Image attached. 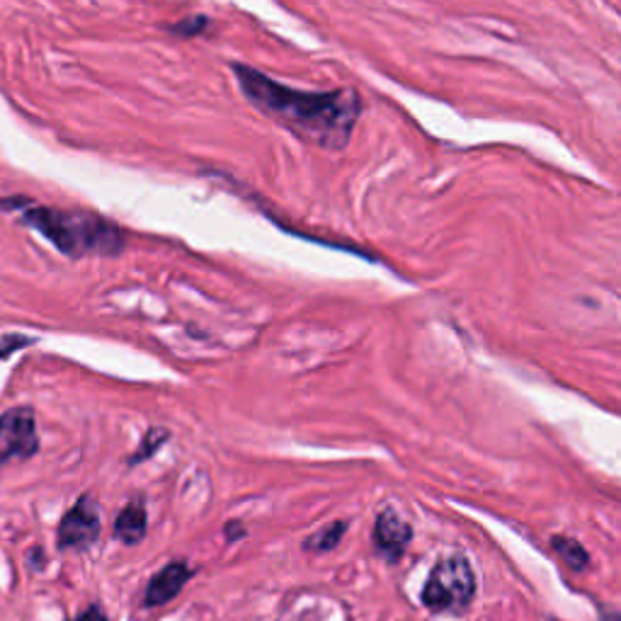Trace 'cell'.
I'll return each instance as SVG.
<instances>
[{"instance_id": "1", "label": "cell", "mask_w": 621, "mask_h": 621, "mask_svg": "<svg viewBox=\"0 0 621 621\" xmlns=\"http://www.w3.org/2000/svg\"><path fill=\"white\" fill-rule=\"evenodd\" d=\"M233 76L241 85V93L260 112L310 146L333 148V151L345 148L362 115V101L350 88L328 93L294 91L243 64H233Z\"/></svg>"}, {"instance_id": "2", "label": "cell", "mask_w": 621, "mask_h": 621, "mask_svg": "<svg viewBox=\"0 0 621 621\" xmlns=\"http://www.w3.org/2000/svg\"><path fill=\"white\" fill-rule=\"evenodd\" d=\"M0 209L20 211L24 227L40 231L59 253L69 257H112L124 251V231L95 211L44 207L22 200V197L0 200Z\"/></svg>"}, {"instance_id": "3", "label": "cell", "mask_w": 621, "mask_h": 621, "mask_svg": "<svg viewBox=\"0 0 621 621\" xmlns=\"http://www.w3.org/2000/svg\"><path fill=\"white\" fill-rule=\"evenodd\" d=\"M476 598V573L462 554L444 556L430 570L420 600L430 612H462Z\"/></svg>"}, {"instance_id": "4", "label": "cell", "mask_w": 621, "mask_h": 621, "mask_svg": "<svg viewBox=\"0 0 621 621\" xmlns=\"http://www.w3.org/2000/svg\"><path fill=\"white\" fill-rule=\"evenodd\" d=\"M36 452H40V434L32 408H10L0 415V466L24 462Z\"/></svg>"}, {"instance_id": "5", "label": "cell", "mask_w": 621, "mask_h": 621, "mask_svg": "<svg viewBox=\"0 0 621 621\" xmlns=\"http://www.w3.org/2000/svg\"><path fill=\"white\" fill-rule=\"evenodd\" d=\"M56 537L61 549H88L101 537V511L91 495H83L61 519Z\"/></svg>"}, {"instance_id": "6", "label": "cell", "mask_w": 621, "mask_h": 621, "mask_svg": "<svg viewBox=\"0 0 621 621\" xmlns=\"http://www.w3.org/2000/svg\"><path fill=\"white\" fill-rule=\"evenodd\" d=\"M413 539V529L408 522L393 511V507H383L375 522V546L377 551L387 558L389 564H399L408 544Z\"/></svg>"}, {"instance_id": "7", "label": "cell", "mask_w": 621, "mask_h": 621, "mask_svg": "<svg viewBox=\"0 0 621 621\" xmlns=\"http://www.w3.org/2000/svg\"><path fill=\"white\" fill-rule=\"evenodd\" d=\"M192 578V568L185 561H170L164 570H158L154 580L148 582L144 600L148 607H164L172 602L182 592L185 582Z\"/></svg>"}, {"instance_id": "8", "label": "cell", "mask_w": 621, "mask_h": 621, "mask_svg": "<svg viewBox=\"0 0 621 621\" xmlns=\"http://www.w3.org/2000/svg\"><path fill=\"white\" fill-rule=\"evenodd\" d=\"M146 529H148V517L141 501L129 503L115 519V537L129 546L139 544L146 537Z\"/></svg>"}, {"instance_id": "9", "label": "cell", "mask_w": 621, "mask_h": 621, "mask_svg": "<svg viewBox=\"0 0 621 621\" xmlns=\"http://www.w3.org/2000/svg\"><path fill=\"white\" fill-rule=\"evenodd\" d=\"M551 546H554V551L558 554V558H561L566 566H570L573 570H586L588 568L590 556H588L586 549H582L580 541L568 539V537H554Z\"/></svg>"}, {"instance_id": "10", "label": "cell", "mask_w": 621, "mask_h": 621, "mask_svg": "<svg viewBox=\"0 0 621 621\" xmlns=\"http://www.w3.org/2000/svg\"><path fill=\"white\" fill-rule=\"evenodd\" d=\"M345 531H347L345 522H333V525H328L326 529L310 534V537L304 541V549L306 551H314V554L333 551L335 546L340 544V539L345 537Z\"/></svg>"}, {"instance_id": "11", "label": "cell", "mask_w": 621, "mask_h": 621, "mask_svg": "<svg viewBox=\"0 0 621 621\" xmlns=\"http://www.w3.org/2000/svg\"><path fill=\"white\" fill-rule=\"evenodd\" d=\"M207 28H209V20L204 15H192L188 20L170 24V32L180 36H194V34H202Z\"/></svg>"}, {"instance_id": "12", "label": "cell", "mask_w": 621, "mask_h": 621, "mask_svg": "<svg viewBox=\"0 0 621 621\" xmlns=\"http://www.w3.org/2000/svg\"><path fill=\"white\" fill-rule=\"evenodd\" d=\"M32 343L34 340L28 338V335H3V338H0V359L10 357L12 352L20 350V347H28Z\"/></svg>"}, {"instance_id": "13", "label": "cell", "mask_w": 621, "mask_h": 621, "mask_svg": "<svg viewBox=\"0 0 621 621\" xmlns=\"http://www.w3.org/2000/svg\"><path fill=\"white\" fill-rule=\"evenodd\" d=\"M168 440V432L166 430H151L146 434V440H144V452H139L136 454L131 462H141V459H146V456H151L156 450H158V444L160 442H166Z\"/></svg>"}, {"instance_id": "14", "label": "cell", "mask_w": 621, "mask_h": 621, "mask_svg": "<svg viewBox=\"0 0 621 621\" xmlns=\"http://www.w3.org/2000/svg\"><path fill=\"white\" fill-rule=\"evenodd\" d=\"M76 621H107V617H105V612L101 610V607H88V610L85 612H81L78 614V619Z\"/></svg>"}, {"instance_id": "15", "label": "cell", "mask_w": 621, "mask_h": 621, "mask_svg": "<svg viewBox=\"0 0 621 621\" xmlns=\"http://www.w3.org/2000/svg\"><path fill=\"white\" fill-rule=\"evenodd\" d=\"M602 621H621V614H617V612H612V614H604V619Z\"/></svg>"}]
</instances>
